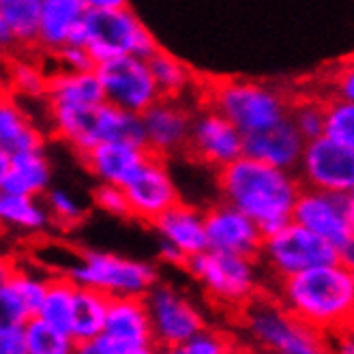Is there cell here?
<instances>
[{
  "instance_id": "1",
  "label": "cell",
  "mask_w": 354,
  "mask_h": 354,
  "mask_svg": "<svg viewBox=\"0 0 354 354\" xmlns=\"http://www.w3.org/2000/svg\"><path fill=\"white\" fill-rule=\"evenodd\" d=\"M221 200L252 217L268 234L292 221L303 183L295 170H281L254 157H239L217 174Z\"/></svg>"
},
{
  "instance_id": "2",
  "label": "cell",
  "mask_w": 354,
  "mask_h": 354,
  "mask_svg": "<svg viewBox=\"0 0 354 354\" xmlns=\"http://www.w3.org/2000/svg\"><path fill=\"white\" fill-rule=\"evenodd\" d=\"M273 295L290 314L328 337L352 324L354 273L339 260L275 281Z\"/></svg>"
},
{
  "instance_id": "3",
  "label": "cell",
  "mask_w": 354,
  "mask_h": 354,
  "mask_svg": "<svg viewBox=\"0 0 354 354\" xmlns=\"http://www.w3.org/2000/svg\"><path fill=\"white\" fill-rule=\"evenodd\" d=\"M236 322L260 354H330L328 335L290 314L275 295L260 292L236 311Z\"/></svg>"
},
{
  "instance_id": "4",
  "label": "cell",
  "mask_w": 354,
  "mask_h": 354,
  "mask_svg": "<svg viewBox=\"0 0 354 354\" xmlns=\"http://www.w3.org/2000/svg\"><path fill=\"white\" fill-rule=\"evenodd\" d=\"M292 101L286 91L254 80H221L206 91V106L234 122L245 138L290 118Z\"/></svg>"
},
{
  "instance_id": "5",
  "label": "cell",
  "mask_w": 354,
  "mask_h": 354,
  "mask_svg": "<svg viewBox=\"0 0 354 354\" xmlns=\"http://www.w3.org/2000/svg\"><path fill=\"white\" fill-rule=\"evenodd\" d=\"M185 270L200 283L208 301L234 314L264 292L258 258L206 249L187 262Z\"/></svg>"
},
{
  "instance_id": "6",
  "label": "cell",
  "mask_w": 354,
  "mask_h": 354,
  "mask_svg": "<svg viewBox=\"0 0 354 354\" xmlns=\"http://www.w3.org/2000/svg\"><path fill=\"white\" fill-rule=\"evenodd\" d=\"M60 273L71 277L77 286L99 290L110 299L147 297L159 283V270L155 264L97 249L75 254L60 268Z\"/></svg>"
},
{
  "instance_id": "7",
  "label": "cell",
  "mask_w": 354,
  "mask_h": 354,
  "mask_svg": "<svg viewBox=\"0 0 354 354\" xmlns=\"http://www.w3.org/2000/svg\"><path fill=\"white\" fill-rule=\"evenodd\" d=\"M77 44L88 50L95 65L120 56L151 58L159 50L153 32L129 7L88 11Z\"/></svg>"
},
{
  "instance_id": "8",
  "label": "cell",
  "mask_w": 354,
  "mask_h": 354,
  "mask_svg": "<svg viewBox=\"0 0 354 354\" xmlns=\"http://www.w3.org/2000/svg\"><path fill=\"white\" fill-rule=\"evenodd\" d=\"M258 260L270 279L279 281L307 268L337 262V247L292 219L264 236Z\"/></svg>"
},
{
  "instance_id": "9",
  "label": "cell",
  "mask_w": 354,
  "mask_h": 354,
  "mask_svg": "<svg viewBox=\"0 0 354 354\" xmlns=\"http://www.w3.org/2000/svg\"><path fill=\"white\" fill-rule=\"evenodd\" d=\"M106 101L131 114H144L161 99L149 58L120 56L95 67Z\"/></svg>"
},
{
  "instance_id": "10",
  "label": "cell",
  "mask_w": 354,
  "mask_h": 354,
  "mask_svg": "<svg viewBox=\"0 0 354 354\" xmlns=\"http://www.w3.org/2000/svg\"><path fill=\"white\" fill-rule=\"evenodd\" d=\"M144 299L159 346H187L206 328V318L200 307L170 283L159 281Z\"/></svg>"
},
{
  "instance_id": "11",
  "label": "cell",
  "mask_w": 354,
  "mask_h": 354,
  "mask_svg": "<svg viewBox=\"0 0 354 354\" xmlns=\"http://www.w3.org/2000/svg\"><path fill=\"white\" fill-rule=\"evenodd\" d=\"M187 153L196 161L219 172L245 155V136L221 112L211 106H204L194 112Z\"/></svg>"
},
{
  "instance_id": "12",
  "label": "cell",
  "mask_w": 354,
  "mask_h": 354,
  "mask_svg": "<svg viewBox=\"0 0 354 354\" xmlns=\"http://www.w3.org/2000/svg\"><path fill=\"white\" fill-rule=\"evenodd\" d=\"M297 176L303 187L348 194L354 187V149L333 142L326 136L305 144Z\"/></svg>"
},
{
  "instance_id": "13",
  "label": "cell",
  "mask_w": 354,
  "mask_h": 354,
  "mask_svg": "<svg viewBox=\"0 0 354 354\" xmlns=\"http://www.w3.org/2000/svg\"><path fill=\"white\" fill-rule=\"evenodd\" d=\"M44 103L48 112V124H60L86 116V112H95L106 103V95H103V86L95 69H56L54 73H50L48 97Z\"/></svg>"
},
{
  "instance_id": "14",
  "label": "cell",
  "mask_w": 354,
  "mask_h": 354,
  "mask_svg": "<svg viewBox=\"0 0 354 354\" xmlns=\"http://www.w3.org/2000/svg\"><path fill=\"white\" fill-rule=\"evenodd\" d=\"M292 219L335 247L354 234V204L348 194L303 187Z\"/></svg>"
},
{
  "instance_id": "15",
  "label": "cell",
  "mask_w": 354,
  "mask_h": 354,
  "mask_svg": "<svg viewBox=\"0 0 354 354\" xmlns=\"http://www.w3.org/2000/svg\"><path fill=\"white\" fill-rule=\"evenodd\" d=\"M194 112L180 99L161 97L142 114L144 147L155 157H174L189 149Z\"/></svg>"
},
{
  "instance_id": "16",
  "label": "cell",
  "mask_w": 354,
  "mask_h": 354,
  "mask_svg": "<svg viewBox=\"0 0 354 354\" xmlns=\"http://www.w3.org/2000/svg\"><path fill=\"white\" fill-rule=\"evenodd\" d=\"M129 198L131 217L144 223H155L163 213L180 202L178 187L163 157L151 155L142 170L124 187Z\"/></svg>"
},
{
  "instance_id": "17",
  "label": "cell",
  "mask_w": 354,
  "mask_h": 354,
  "mask_svg": "<svg viewBox=\"0 0 354 354\" xmlns=\"http://www.w3.org/2000/svg\"><path fill=\"white\" fill-rule=\"evenodd\" d=\"M206 219V236L208 249H217L225 254H236L247 258H260L266 232L243 211L230 202H217L208 211Z\"/></svg>"
},
{
  "instance_id": "18",
  "label": "cell",
  "mask_w": 354,
  "mask_h": 354,
  "mask_svg": "<svg viewBox=\"0 0 354 354\" xmlns=\"http://www.w3.org/2000/svg\"><path fill=\"white\" fill-rule=\"evenodd\" d=\"M50 275L35 268L5 264L0 279V318L3 322L28 324L39 316L41 303L48 292Z\"/></svg>"
},
{
  "instance_id": "19",
  "label": "cell",
  "mask_w": 354,
  "mask_h": 354,
  "mask_svg": "<svg viewBox=\"0 0 354 354\" xmlns=\"http://www.w3.org/2000/svg\"><path fill=\"white\" fill-rule=\"evenodd\" d=\"M86 15L84 0H39L37 48L54 58L62 48L77 44Z\"/></svg>"
},
{
  "instance_id": "20",
  "label": "cell",
  "mask_w": 354,
  "mask_h": 354,
  "mask_svg": "<svg viewBox=\"0 0 354 354\" xmlns=\"http://www.w3.org/2000/svg\"><path fill=\"white\" fill-rule=\"evenodd\" d=\"M149 157V149L136 142H101L82 155L86 170L99 183L118 187H127V183L142 170Z\"/></svg>"
},
{
  "instance_id": "21",
  "label": "cell",
  "mask_w": 354,
  "mask_h": 354,
  "mask_svg": "<svg viewBox=\"0 0 354 354\" xmlns=\"http://www.w3.org/2000/svg\"><path fill=\"white\" fill-rule=\"evenodd\" d=\"M52 165L44 149L0 153V192L17 196H46L52 189Z\"/></svg>"
},
{
  "instance_id": "22",
  "label": "cell",
  "mask_w": 354,
  "mask_h": 354,
  "mask_svg": "<svg viewBox=\"0 0 354 354\" xmlns=\"http://www.w3.org/2000/svg\"><path fill=\"white\" fill-rule=\"evenodd\" d=\"M307 140L295 127V122L286 118L277 122L275 127L264 129L260 133L245 138V155L264 161L268 165H275L281 170L299 168V161L303 157Z\"/></svg>"
},
{
  "instance_id": "23",
  "label": "cell",
  "mask_w": 354,
  "mask_h": 354,
  "mask_svg": "<svg viewBox=\"0 0 354 354\" xmlns=\"http://www.w3.org/2000/svg\"><path fill=\"white\" fill-rule=\"evenodd\" d=\"M153 227H155L159 241L176 247L180 254L187 256V260H192L194 256L208 249L204 213L189 204L178 202L168 213H163L153 223Z\"/></svg>"
},
{
  "instance_id": "24",
  "label": "cell",
  "mask_w": 354,
  "mask_h": 354,
  "mask_svg": "<svg viewBox=\"0 0 354 354\" xmlns=\"http://www.w3.org/2000/svg\"><path fill=\"white\" fill-rule=\"evenodd\" d=\"M0 41L9 52H26L39 44L37 0H0Z\"/></svg>"
},
{
  "instance_id": "25",
  "label": "cell",
  "mask_w": 354,
  "mask_h": 354,
  "mask_svg": "<svg viewBox=\"0 0 354 354\" xmlns=\"http://www.w3.org/2000/svg\"><path fill=\"white\" fill-rule=\"evenodd\" d=\"M106 333H110L114 337H120V339H129V342L157 344L147 299L144 297H114V299H110Z\"/></svg>"
},
{
  "instance_id": "26",
  "label": "cell",
  "mask_w": 354,
  "mask_h": 354,
  "mask_svg": "<svg viewBox=\"0 0 354 354\" xmlns=\"http://www.w3.org/2000/svg\"><path fill=\"white\" fill-rule=\"evenodd\" d=\"M44 149V136L22 101L7 95L0 106V153H24Z\"/></svg>"
},
{
  "instance_id": "27",
  "label": "cell",
  "mask_w": 354,
  "mask_h": 354,
  "mask_svg": "<svg viewBox=\"0 0 354 354\" xmlns=\"http://www.w3.org/2000/svg\"><path fill=\"white\" fill-rule=\"evenodd\" d=\"M0 219L7 230L17 234H39L52 225L46 202L37 196L0 194Z\"/></svg>"
},
{
  "instance_id": "28",
  "label": "cell",
  "mask_w": 354,
  "mask_h": 354,
  "mask_svg": "<svg viewBox=\"0 0 354 354\" xmlns=\"http://www.w3.org/2000/svg\"><path fill=\"white\" fill-rule=\"evenodd\" d=\"M110 311V297L93 288L77 286L75 295V309L69 333L75 337L77 344L91 342L106 333Z\"/></svg>"
},
{
  "instance_id": "29",
  "label": "cell",
  "mask_w": 354,
  "mask_h": 354,
  "mask_svg": "<svg viewBox=\"0 0 354 354\" xmlns=\"http://www.w3.org/2000/svg\"><path fill=\"white\" fill-rule=\"evenodd\" d=\"M50 73L37 60L13 58L7 67V91L17 101H46Z\"/></svg>"
},
{
  "instance_id": "30",
  "label": "cell",
  "mask_w": 354,
  "mask_h": 354,
  "mask_svg": "<svg viewBox=\"0 0 354 354\" xmlns=\"http://www.w3.org/2000/svg\"><path fill=\"white\" fill-rule=\"evenodd\" d=\"M75 295H77V283L62 275H50V283H48V292L44 297V303H41L39 309V318H44L46 322L58 326V328H71V320H73V309H75Z\"/></svg>"
},
{
  "instance_id": "31",
  "label": "cell",
  "mask_w": 354,
  "mask_h": 354,
  "mask_svg": "<svg viewBox=\"0 0 354 354\" xmlns=\"http://www.w3.org/2000/svg\"><path fill=\"white\" fill-rule=\"evenodd\" d=\"M151 69L155 75V82L159 86L161 97L168 99H180L183 95H187L194 86V73L192 69L185 65L183 60H178L176 56H172L165 50H157L151 58Z\"/></svg>"
},
{
  "instance_id": "32",
  "label": "cell",
  "mask_w": 354,
  "mask_h": 354,
  "mask_svg": "<svg viewBox=\"0 0 354 354\" xmlns=\"http://www.w3.org/2000/svg\"><path fill=\"white\" fill-rule=\"evenodd\" d=\"M28 354H75L77 342L69 330L58 328L44 318H32L26 324Z\"/></svg>"
},
{
  "instance_id": "33",
  "label": "cell",
  "mask_w": 354,
  "mask_h": 354,
  "mask_svg": "<svg viewBox=\"0 0 354 354\" xmlns=\"http://www.w3.org/2000/svg\"><path fill=\"white\" fill-rule=\"evenodd\" d=\"M324 136L333 142L354 149V101L342 97H326Z\"/></svg>"
},
{
  "instance_id": "34",
  "label": "cell",
  "mask_w": 354,
  "mask_h": 354,
  "mask_svg": "<svg viewBox=\"0 0 354 354\" xmlns=\"http://www.w3.org/2000/svg\"><path fill=\"white\" fill-rule=\"evenodd\" d=\"M324 112L326 99L322 101L320 97H299L292 101V108H290V120L295 122V127L309 142L324 136Z\"/></svg>"
},
{
  "instance_id": "35",
  "label": "cell",
  "mask_w": 354,
  "mask_h": 354,
  "mask_svg": "<svg viewBox=\"0 0 354 354\" xmlns=\"http://www.w3.org/2000/svg\"><path fill=\"white\" fill-rule=\"evenodd\" d=\"M44 198H46L44 202L50 211L52 223L62 227V230L75 227L82 219H84V204H82L71 192L60 189V187H52Z\"/></svg>"
},
{
  "instance_id": "36",
  "label": "cell",
  "mask_w": 354,
  "mask_h": 354,
  "mask_svg": "<svg viewBox=\"0 0 354 354\" xmlns=\"http://www.w3.org/2000/svg\"><path fill=\"white\" fill-rule=\"evenodd\" d=\"M93 202L99 211H103L106 215L120 217V219L131 217L129 198H127V192H124V187L99 183V187L93 192Z\"/></svg>"
},
{
  "instance_id": "37",
  "label": "cell",
  "mask_w": 354,
  "mask_h": 354,
  "mask_svg": "<svg viewBox=\"0 0 354 354\" xmlns=\"http://www.w3.org/2000/svg\"><path fill=\"white\" fill-rule=\"evenodd\" d=\"M236 342L230 339L225 333L213 330V328H204L202 333L187 344V352L189 354H230L234 350Z\"/></svg>"
},
{
  "instance_id": "38",
  "label": "cell",
  "mask_w": 354,
  "mask_h": 354,
  "mask_svg": "<svg viewBox=\"0 0 354 354\" xmlns=\"http://www.w3.org/2000/svg\"><path fill=\"white\" fill-rule=\"evenodd\" d=\"M54 60H56L58 69H65V71H91L97 67L93 56L82 44H71L67 48H62L54 56Z\"/></svg>"
},
{
  "instance_id": "39",
  "label": "cell",
  "mask_w": 354,
  "mask_h": 354,
  "mask_svg": "<svg viewBox=\"0 0 354 354\" xmlns=\"http://www.w3.org/2000/svg\"><path fill=\"white\" fill-rule=\"evenodd\" d=\"M0 354H28L26 324H17V322L0 324Z\"/></svg>"
},
{
  "instance_id": "40",
  "label": "cell",
  "mask_w": 354,
  "mask_h": 354,
  "mask_svg": "<svg viewBox=\"0 0 354 354\" xmlns=\"http://www.w3.org/2000/svg\"><path fill=\"white\" fill-rule=\"evenodd\" d=\"M328 93L333 97H342L354 101V58L344 62L328 80Z\"/></svg>"
},
{
  "instance_id": "41",
  "label": "cell",
  "mask_w": 354,
  "mask_h": 354,
  "mask_svg": "<svg viewBox=\"0 0 354 354\" xmlns=\"http://www.w3.org/2000/svg\"><path fill=\"white\" fill-rule=\"evenodd\" d=\"M330 342V354H354V326L342 328L339 333L328 337Z\"/></svg>"
},
{
  "instance_id": "42",
  "label": "cell",
  "mask_w": 354,
  "mask_h": 354,
  "mask_svg": "<svg viewBox=\"0 0 354 354\" xmlns=\"http://www.w3.org/2000/svg\"><path fill=\"white\" fill-rule=\"evenodd\" d=\"M337 260L354 273V234L337 247Z\"/></svg>"
},
{
  "instance_id": "43",
  "label": "cell",
  "mask_w": 354,
  "mask_h": 354,
  "mask_svg": "<svg viewBox=\"0 0 354 354\" xmlns=\"http://www.w3.org/2000/svg\"><path fill=\"white\" fill-rule=\"evenodd\" d=\"M88 11H108V9H120L127 7V0H84Z\"/></svg>"
},
{
  "instance_id": "44",
  "label": "cell",
  "mask_w": 354,
  "mask_h": 354,
  "mask_svg": "<svg viewBox=\"0 0 354 354\" xmlns=\"http://www.w3.org/2000/svg\"><path fill=\"white\" fill-rule=\"evenodd\" d=\"M75 354H103V352L99 350V346L95 344V339H91V342H82V344H77Z\"/></svg>"
},
{
  "instance_id": "45",
  "label": "cell",
  "mask_w": 354,
  "mask_h": 354,
  "mask_svg": "<svg viewBox=\"0 0 354 354\" xmlns=\"http://www.w3.org/2000/svg\"><path fill=\"white\" fill-rule=\"evenodd\" d=\"M155 354H189L187 346H157Z\"/></svg>"
},
{
  "instance_id": "46",
  "label": "cell",
  "mask_w": 354,
  "mask_h": 354,
  "mask_svg": "<svg viewBox=\"0 0 354 354\" xmlns=\"http://www.w3.org/2000/svg\"><path fill=\"white\" fill-rule=\"evenodd\" d=\"M230 354H260V352H256L252 346H239V344H236L234 350H232Z\"/></svg>"
},
{
  "instance_id": "47",
  "label": "cell",
  "mask_w": 354,
  "mask_h": 354,
  "mask_svg": "<svg viewBox=\"0 0 354 354\" xmlns=\"http://www.w3.org/2000/svg\"><path fill=\"white\" fill-rule=\"evenodd\" d=\"M348 196H350V200H352V204H354V187H352V189L348 192Z\"/></svg>"
},
{
  "instance_id": "48",
  "label": "cell",
  "mask_w": 354,
  "mask_h": 354,
  "mask_svg": "<svg viewBox=\"0 0 354 354\" xmlns=\"http://www.w3.org/2000/svg\"><path fill=\"white\" fill-rule=\"evenodd\" d=\"M352 326H354V316H352Z\"/></svg>"
},
{
  "instance_id": "49",
  "label": "cell",
  "mask_w": 354,
  "mask_h": 354,
  "mask_svg": "<svg viewBox=\"0 0 354 354\" xmlns=\"http://www.w3.org/2000/svg\"><path fill=\"white\" fill-rule=\"evenodd\" d=\"M37 3H39V0H37Z\"/></svg>"
}]
</instances>
